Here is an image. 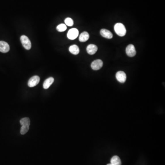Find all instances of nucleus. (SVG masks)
<instances>
[{
	"label": "nucleus",
	"mask_w": 165,
	"mask_h": 165,
	"mask_svg": "<svg viewBox=\"0 0 165 165\" xmlns=\"http://www.w3.org/2000/svg\"><path fill=\"white\" fill-rule=\"evenodd\" d=\"M10 50V47L8 43L3 41H0V52L7 53Z\"/></svg>",
	"instance_id": "8"
},
{
	"label": "nucleus",
	"mask_w": 165,
	"mask_h": 165,
	"mask_svg": "<svg viewBox=\"0 0 165 165\" xmlns=\"http://www.w3.org/2000/svg\"><path fill=\"white\" fill-rule=\"evenodd\" d=\"M112 165V164H111H111H108V165Z\"/></svg>",
	"instance_id": "19"
},
{
	"label": "nucleus",
	"mask_w": 165,
	"mask_h": 165,
	"mask_svg": "<svg viewBox=\"0 0 165 165\" xmlns=\"http://www.w3.org/2000/svg\"><path fill=\"white\" fill-rule=\"evenodd\" d=\"M86 50L89 55H94L97 51L98 47L95 45L90 44L87 47Z\"/></svg>",
	"instance_id": "9"
},
{
	"label": "nucleus",
	"mask_w": 165,
	"mask_h": 165,
	"mask_svg": "<svg viewBox=\"0 0 165 165\" xmlns=\"http://www.w3.org/2000/svg\"><path fill=\"white\" fill-rule=\"evenodd\" d=\"M103 66V62L100 59L94 61L91 64L92 69L94 70H98L101 69Z\"/></svg>",
	"instance_id": "5"
},
{
	"label": "nucleus",
	"mask_w": 165,
	"mask_h": 165,
	"mask_svg": "<svg viewBox=\"0 0 165 165\" xmlns=\"http://www.w3.org/2000/svg\"><path fill=\"white\" fill-rule=\"evenodd\" d=\"M30 128V127H26V126H22L21 128L20 133L21 135H25V133L28 132Z\"/></svg>",
	"instance_id": "18"
},
{
	"label": "nucleus",
	"mask_w": 165,
	"mask_h": 165,
	"mask_svg": "<svg viewBox=\"0 0 165 165\" xmlns=\"http://www.w3.org/2000/svg\"><path fill=\"white\" fill-rule=\"evenodd\" d=\"M116 77L118 81L121 83H124L127 78L125 73L123 71H119L116 72Z\"/></svg>",
	"instance_id": "7"
},
{
	"label": "nucleus",
	"mask_w": 165,
	"mask_h": 165,
	"mask_svg": "<svg viewBox=\"0 0 165 165\" xmlns=\"http://www.w3.org/2000/svg\"><path fill=\"white\" fill-rule=\"evenodd\" d=\"M20 123L22 126L30 127V121L29 118H24L21 119L20 121Z\"/></svg>",
	"instance_id": "15"
},
{
	"label": "nucleus",
	"mask_w": 165,
	"mask_h": 165,
	"mask_svg": "<svg viewBox=\"0 0 165 165\" xmlns=\"http://www.w3.org/2000/svg\"><path fill=\"white\" fill-rule=\"evenodd\" d=\"M114 30L116 34L120 36H124L126 34V30L124 25L121 23H117L114 26Z\"/></svg>",
	"instance_id": "1"
},
{
	"label": "nucleus",
	"mask_w": 165,
	"mask_h": 165,
	"mask_svg": "<svg viewBox=\"0 0 165 165\" xmlns=\"http://www.w3.org/2000/svg\"><path fill=\"white\" fill-rule=\"evenodd\" d=\"M111 163L113 165H122L121 159L117 156H115L112 158L111 160Z\"/></svg>",
	"instance_id": "13"
},
{
	"label": "nucleus",
	"mask_w": 165,
	"mask_h": 165,
	"mask_svg": "<svg viewBox=\"0 0 165 165\" xmlns=\"http://www.w3.org/2000/svg\"><path fill=\"white\" fill-rule=\"evenodd\" d=\"M69 51L74 55H78L79 52V49L78 47L76 45L70 46L69 48Z\"/></svg>",
	"instance_id": "14"
},
{
	"label": "nucleus",
	"mask_w": 165,
	"mask_h": 165,
	"mask_svg": "<svg viewBox=\"0 0 165 165\" xmlns=\"http://www.w3.org/2000/svg\"><path fill=\"white\" fill-rule=\"evenodd\" d=\"M57 30L59 32H64L67 30V26L64 24H61L57 26Z\"/></svg>",
	"instance_id": "16"
},
{
	"label": "nucleus",
	"mask_w": 165,
	"mask_h": 165,
	"mask_svg": "<svg viewBox=\"0 0 165 165\" xmlns=\"http://www.w3.org/2000/svg\"><path fill=\"white\" fill-rule=\"evenodd\" d=\"M89 35L87 32H84L80 34L79 37V41L80 42H85L89 39Z\"/></svg>",
	"instance_id": "12"
},
{
	"label": "nucleus",
	"mask_w": 165,
	"mask_h": 165,
	"mask_svg": "<svg viewBox=\"0 0 165 165\" xmlns=\"http://www.w3.org/2000/svg\"><path fill=\"white\" fill-rule=\"evenodd\" d=\"M21 42L24 47L27 50H30L31 48V43L27 36L22 35L21 36Z\"/></svg>",
	"instance_id": "2"
},
{
	"label": "nucleus",
	"mask_w": 165,
	"mask_h": 165,
	"mask_svg": "<svg viewBox=\"0 0 165 165\" xmlns=\"http://www.w3.org/2000/svg\"><path fill=\"white\" fill-rule=\"evenodd\" d=\"M78 30L77 28H71L68 31L67 34V37L70 40H74L77 38L78 36Z\"/></svg>",
	"instance_id": "3"
},
{
	"label": "nucleus",
	"mask_w": 165,
	"mask_h": 165,
	"mask_svg": "<svg viewBox=\"0 0 165 165\" xmlns=\"http://www.w3.org/2000/svg\"><path fill=\"white\" fill-rule=\"evenodd\" d=\"M54 81V79L52 77H50L49 78H47L43 83L44 89H47L49 88L51 85L53 84Z\"/></svg>",
	"instance_id": "11"
},
{
	"label": "nucleus",
	"mask_w": 165,
	"mask_h": 165,
	"mask_svg": "<svg viewBox=\"0 0 165 165\" xmlns=\"http://www.w3.org/2000/svg\"><path fill=\"white\" fill-rule=\"evenodd\" d=\"M40 81V77L38 76H34L29 79L28 85L30 87H34L39 83Z\"/></svg>",
	"instance_id": "4"
},
{
	"label": "nucleus",
	"mask_w": 165,
	"mask_h": 165,
	"mask_svg": "<svg viewBox=\"0 0 165 165\" xmlns=\"http://www.w3.org/2000/svg\"><path fill=\"white\" fill-rule=\"evenodd\" d=\"M126 52L129 57H133L135 56L136 54V51L134 45L132 44L128 45L126 49Z\"/></svg>",
	"instance_id": "6"
},
{
	"label": "nucleus",
	"mask_w": 165,
	"mask_h": 165,
	"mask_svg": "<svg viewBox=\"0 0 165 165\" xmlns=\"http://www.w3.org/2000/svg\"><path fill=\"white\" fill-rule=\"evenodd\" d=\"M65 23L68 26H72L74 24V21L70 18H67L65 20Z\"/></svg>",
	"instance_id": "17"
},
{
	"label": "nucleus",
	"mask_w": 165,
	"mask_h": 165,
	"mask_svg": "<svg viewBox=\"0 0 165 165\" xmlns=\"http://www.w3.org/2000/svg\"><path fill=\"white\" fill-rule=\"evenodd\" d=\"M101 35L103 37L105 38L108 39H111L113 37V34L110 32V31L106 29H102L100 31Z\"/></svg>",
	"instance_id": "10"
}]
</instances>
